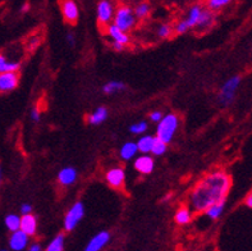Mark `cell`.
<instances>
[{
    "instance_id": "1",
    "label": "cell",
    "mask_w": 252,
    "mask_h": 251,
    "mask_svg": "<svg viewBox=\"0 0 252 251\" xmlns=\"http://www.w3.org/2000/svg\"><path fill=\"white\" fill-rule=\"evenodd\" d=\"M232 183V177L227 171L214 169L209 172L189 192L187 205L195 214H202L213 204L227 201Z\"/></svg>"
},
{
    "instance_id": "2",
    "label": "cell",
    "mask_w": 252,
    "mask_h": 251,
    "mask_svg": "<svg viewBox=\"0 0 252 251\" xmlns=\"http://www.w3.org/2000/svg\"><path fill=\"white\" fill-rule=\"evenodd\" d=\"M179 117L174 113H168L164 114L163 119L158 123L157 130H155V137H158L159 140L164 141L169 145L173 141L174 136H176L177 131L179 128Z\"/></svg>"
},
{
    "instance_id": "3",
    "label": "cell",
    "mask_w": 252,
    "mask_h": 251,
    "mask_svg": "<svg viewBox=\"0 0 252 251\" xmlns=\"http://www.w3.org/2000/svg\"><path fill=\"white\" fill-rule=\"evenodd\" d=\"M241 86V77L240 76H233L228 78L225 82L221 85L220 90L218 92V104L220 105L221 108H228L229 105L236 99L237 91L240 89Z\"/></svg>"
},
{
    "instance_id": "4",
    "label": "cell",
    "mask_w": 252,
    "mask_h": 251,
    "mask_svg": "<svg viewBox=\"0 0 252 251\" xmlns=\"http://www.w3.org/2000/svg\"><path fill=\"white\" fill-rule=\"evenodd\" d=\"M113 23L125 32L129 34L137 25V17H136L131 6L122 5L115 10Z\"/></svg>"
},
{
    "instance_id": "5",
    "label": "cell",
    "mask_w": 252,
    "mask_h": 251,
    "mask_svg": "<svg viewBox=\"0 0 252 251\" xmlns=\"http://www.w3.org/2000/svg\"><path fill=\"white\" fill-rule=\"evenodd\" d=\"M85 205L82 201H76L70 205L69 209L67 210V213L64 215L63 227L65 232H72L78 227L81 222H82L83 216H85Z\"/></svg>"
},
{
    "instance_id": "6",
    "label": "cell",
    "mask_w": 252,
    "mask_h": 251,
    "mask_svg": "<svg viewBox=\"0 0 252 251\" xmlns=\"http://www.w3.org/2000/svg\"><path fill=\"white\" fill-rule=\"evenodd\" d=\"M114 14L115 9L112 1L110 0H100L97 6H96V17H97L99 25L106 27L108 25L113 23Z\"/></svg>"
},
{
    "instance_id": "7",
    "label": "cell",
    "mask_w": 252,
    "mask_h": 251,
    "mask_svg": "<svg viewBox=\"0 0 252 251\" xmlns=\"http://www.w3.org/2000/svg\"><path fill=\"white\" fill-rule=\"evenodd\" d=\"M105 182L114 190H122L126 184V171L123 167L115 166L105 172Z\"/></svg>"
},
{
    "instance_id": "8",
    "label": "cell",
    "mask_w": 252,
    "mask_h": 251,
    "mask_svg": "<svg viewBox=\"0 0 252 251\" xmlns=\"http://www.w3.org/2000/svg\"><path fill=\"white\" fill-rule=\"evenodd\" d=\"M110 240H112V235L109 231H100L89 240L83 251H102L109 245Z\"/></svg>"
},
{
    "instance_id": "9",
    "label": "cell",
    "mask_w": 252,
    "mask_h": 251,
    "mask_svg": "<svg viewBox=\"0 0 252 251\" xmlns=\"http://www.w3.org/2000/svg\"><path fill=\"white\" fill-rule=\"evenodd\" d=\"M61 10L65 22L74 25L80 18V8L74 0H63L61 4Z\"/></svg>"
},
{
    "instance_id": "10",
    "label": "cell",
    "mask_w": 252,
    "mask_h": 251,
    "mask_svg": "<svg viewBox=\"0 0 252 251\" xmlns=\"http://www.w3.org/2000/svg\"><path fill=\"white\" fill-rule=\"evenodd\" d=\"M133 168L140 173V175L147 176L153 173L155 168V160H154L151 154H141L140 156H136L133 159Z\"/></svg>"
},
{
    "instance_id": "11",
    "label": "cell",
    "mask_w": 252,
    "mask_h": 251,
    "mask_svg": "<svg viewBox=\"0 0 252 251\" xmlns=\"http://www.w3.org/2000/svg\"><path fill=\"white\" fill-rule=\"evenodd\" d=\"M19 74L18 72H4L0 73V94H8L18 87Z\"/></svg>"
},
{
    "instance_id": "12",
    "label": "cell",
    "mask_w": 252,
    "mask_h": 251,
    "mask_svg": "<svg viewBox=\"0 0 252 251\" xmlns=\"http://www.w3.org/2000/svg\"><path fill=\"white\" fill-rule=\"evenodd\" d=\"M8 244H9V249L12 251H25L30 245V236L18 229V231L10 233Z\"/></svg>"
},
{
    "instance_id": "13",
    "label": "cell",
    "mask_w": 252,
    "mask_h": 251,
    "mask_svg": "<svg viewBox=\"0 0 252 251\" xmlns=\"http://www.w3.org/2000/svg\"><path fill=\"white\" fill-rule=\"evenodd\" d=\"M57 179L58 183L63 186V187H70L78 179V171L74 167H64V168H62L61 171L58 172Z\"/></svg>"
},
{
    "instance_id": "14",
    "label": "cell",
    "mask_w": 252,
    "mask_h": 251,
    "mask_svg": "<svg viewBox=\"0 0 252 251\" xmlns=\"http://www.w3.org/2000/svg\"><path fill=\"white\" fill-rule=\"evenodd\" d=\"M105 34L108 35V37L110 38V42H118V44L125 45L127 46L129 42H131V37H129V34L125 32L123 30H121L119 27L114 25V23H110L105 27Z\"/></svg>"
},
{
    "instance_id": "15",
    "label": "cell",
    "mask_w": 252,
    "mask_h": 251,
    "mask_svg": "<svg viewBox=\"0 0 252 251\" xmlns=\"http://www.w3.org/2000/svg\"><path fill=\"white\" fill-rule=\"evenodd\" d=\"M37 218H36L33 214L30 213L21 216V227H19V229L23 231L26 235H29L30 237H33V236H36V233H37Z\"/></svg>"
},
{
    "instance_id": "16",
    "label": "cell",
    "mask_w": 252,
    "mask_h": 251,
    "mask_svg": "<svg viewBox=\"0 0 252 251\" xmlns=\"http://www.w3.org/2000/svg\"><path fill=\"white\" fill-rule=\"evenodd\" d=\"M193 212L189 205H181L174 213V222L178 226H189V223L193 220Z\"/></svg>"
},
{
    "instance_id": "17",
    "label": "cell",
    "mask_w": 252,
    "mask_h": 251,
    "mask_svg": "<svg viewBox=\"0 0 252 251\" xmlns=\"http://www.w3.org/2000/svg\"><path fill=\"white\" fill-rule=\"evenodd\" d=\"M204 9L205 6H202L201 4H193V5L189 8V12H187V14H186L185 17L186 22L189 23V29H196V27H197Z\"/></svg>"
},
{
    "instance_id": "18",
    "label": "cell",
    "mask_w": 252,
    "mask_h": 251,
    "mask_svg": "<svg viewBox=\"0 0 252 251\" xmlns=\"http://www.w3.org/2000/svg\"><path fill=\"white\" fill-rule=\"evenodd\" d=\"M108 108L104 107V105H100V107H97L91 114L87 115V123L91 124V126H100V124H102L106 119H108Z\"/></svg>"
},
{
    "instance_id": "19",
    "label": "cell",
    "mask_w": 252,
    "mask_h": 251,
    "mask_svg": "<svg viewBox=\"0 0 252 251\" xmlns=\"http://www.w3.org/2000/svg\"><path fill=\"white\" fill-rule=\"evenodd\" d=\"M138 154V147L137 143H133V141H127L121 146L119 149V158L125 162H129V160H133Z\"/></svg>"
},
{
    "instance_id": "20",
    "label": "cell",
    "mask_w": 252,
    "mask_h": 251,
    "mask_svg": "<svg viewBox=\"0 0 252 251\" xmlns=\"http://www.w3.org/2000/svg\"><path fill=\"white\" fill-rule=\"evenodd\" d=\"M215 19H217L215 12L208 9V8L205 6V9L204 12H202L201 18H200V22H198L196 30H197V31H208L209 29L213 27V25L215 23Z\"/></svg>"
},
{
    "instance_id": "21",
    "label": "cell",
    "mask_w": 252,
    "mask_h": 251,
    "mask_svg": "<svg viewBox=\"0 0 252 251\" xmlns=\"http://www.w3.org/2000/svg\"><path fill=\"white\" fill-rule=\"evenodd\" d=\"M224 212H225V201H219V203H215L213 205H210L202 214H205V216L208 219L215 222V220L220 219L221 216H223Z\"/></svg>"
},
{
    "instance_id": "22",
    "label": "cell",
    "mask_w": 252,
    "mask_h": 251,
    "mask_svg": "<svg viewBox=\"0 0 252 251\" xmlns=\"http://www.w3.org/2000/svg\"><path fill=\"white\" fill-rule=\"evenodd\" d=\"M155 139H157V137L153 136V135H149V134L141 135V136L138 137L137 143H136L138 147V153L151 154V150H153Z\"/></svg>"
},
{
    "instance_id": "23",
    "label": "cell",
    "mask_w": 252,
    "mask_h": 251,
    "mask_svg": "<svg viewBox=\"0 0 252 251\" xmlns=\"http://www.w3.org/2000/svg\"><path fill=\"white\" fill-rule=\"evenodd\" d=\"M64 248H65V235L58 233L45 246L44 251H64Z\"/></svg>"
},
{
    "instance_id": "24",
    "label": "cell",
    "mask_w": 252,
    "mask_h": 251,
    "mask_svg": "<svg viewBox=\"0 0 252 251\" xmlns=\"http://www.w3.org/2000/svg\"><path fill=\"white\" fill-rule=\"evenodd\" d=\"M21 68V62L10 61L4 54H0V73L4 72H18Z\"/></svg>"
},
{
    "instance_id": "25",
    "label": "cell",
    "mask_w": 252,
    "mask_h": 251,
    "mask_svg": "<svg viewBox=\"0 0 252 251\" xmlns=\"http://www.w3.org/2000/svg\"><path fill=\"white\" fill-rule=\"evenodd\" d=\"M126 90V83L122 82V81H109L105 85L102 86V92L105 95H114V94H118V92L125 91Z\"/></svg>"
},
{
    "instance_id": "26",
    "label": "cell",
    "mask_w": 252,
    "mask_h": 251,
    "mask_svg": "<svg viewBox=\"0 0 252 251\" xmlns=\"http://www.w3.org/2000/svg\"><path fill=\"white\" fill-rule=\"evenodd\" d=\"M5 223V227L8 228V231L10 232H14V231H18L19 227H21V216L18 214H8L4 219Z\"/></svg>"
},
{
    "instance_id": "27",
    "label": "cell",
    "mask_w": 252,
    "mask_h": 251,
    "mask_svg": "<svg viewBox=\"0 0 252 251\" xmlns=\"http://www.w3.org/2000/svg\"><path fill=\"white\" fill-rule=\"evenodd\" d=\"M232 1L233 0H206V8L213 10V12H219L229 4H232Z\"/></svg>"
},
{
    "instance_id": "28",
    "label": "cell",
    "mask_w": 252,
    "mask_h": 251,
    "mask_svg": "<svg viewBox=\"0 0 252 251\" xmlns=\"http://www.w3.org/2000/svg\"><path fill=\"white\" fill-rule=\"evenodd\" d=\"M133 12H134V14H136V17H137V19H144V18H146L149 14H150L151 6L149 3H145V1H142V3H138L137 5L134 6Z\"/></svg>"
},
{
    "instance_id": "29",
    "label": "cell",
    "mask_w": 252,
    "mask_h": 251,
    "mask_svg": "<svg viewBox=\"0 0 252 251\" xmlns=\"http://www.w3.org/2000/svg\"><path fill=\"white\" fill-rule=\"evenodd\" d=\"M166 151H168V143L159 140V139L157 137V139H155V143H154L153 150H151V155L163 156L164 154H166Z\"/></svg>"
},
{
    "instance_id": "30",
    "label": "cell",
    "mask_w": 252,
    "mask_h": 251,
    "mask_svg": "<svg viewBox=\"0 0 252 251\" xmlns=\"http://www.w3.org/2000/svg\"><path fill=\"white\" fill-rule=\"evenodd\" d=\"M147 128H149V124H147V122L140 121V122H136V123H133L129 126V132H131L132 135H136V136H141V135L146 134Z\"/></svg>"
},
{
    "instance_id": "31",
    "label": "cell",
    "mask_w": 252,
    "mask_h": 251,
    "mask_svg": "<svg viewBox=\"0 0 252 251\" xmlns=\"http://www.w3.org/2000/svg\"><path fill=\"white\" fill-rule=\"evenodd\" d=\"M157 34L161 40H168V38H170V36L174 34V30H173L172 26L168 25V23H161V25L158 27Z\"/></svg>"
},
{
    "instance_id": "32",
    "label": "cell",
    "mask_w": 252,
    "mask_h": 251,
    "mask_svg": "<svg viewBox=\"0 0 252 251\" xmlns=\"http://www.w3.org/2000/svg\"><path fill=\"white\" fill-rule=\"evenodd\" d=\"M173 30H174V34H176V35H185L186 32L189 31L191 29H189V23L186 22V19L183 18L174 25Z\"/></svg>"
},
{
    "instance_id": "33",
    "label": "cell",
    "mask_w": 252,
    "mask_h": 251,
    "mask_svg": "<svg viewBox=\"0 0 252 251\" xmlns=\"http://www.w3.org/2000/svg\"><path fill=\"white\" fill-rule=\"evenodd\" d=\"M163 117H164V113H163V111L154 110V111H151L150 115H149V119H150L151 123L158 124L160 121H161V119H163Z\"/></svg>"
},
{
    "instance_id": "34",
    "label": "cell",
    "mask_w": 252,
    "mask_h": 251,
    "mask_svg": "<svg viewBox=\"0 0 252 251\" xmlns=\"http://www.w3.org/2000/svg\"><path fill=\"white\" fill-rule=\"evenodd\" d=\"M30 118H31V121L35 122V123H38V122L41 121V111H40V109H38L37 107H35V108L32 109L31 113H30Z\"/></svg>"
},
{
    "instance_id": "35",
    "label": "cell",
    "mask_w": 252,
    "mask_h": 251,
    "mask_svg": "<svg viewBox=\"0 0 252 251\" xmlns=\"http://www.w3.org/2000/svg\"><path fill=\"white\" fill-rule=\"evenodd\" d=\"M65 41L68 42V45H69L70 48H73V46H76L77 38H76V35H74L73 32H68L67 36H65Z\"/></svg>"
},
{
    "instance_id": "36",
    "label": "cell",
    "mask_w": 252,
    "mask_h": 251,
    "mask_svg": "<svg viewBox=\"0 0 252 251\" xmlns=\"http://www.w3.org/2000/svg\"><path fill=\"white\" fill-rule=\"evenodd\" d=\"M26 251H44V248L40 242H32L29 245V248L26 249Z\"/></svg>"
},
{
    "instance_id": "37",
    "label": "cell",
    "mask_w": 252,
    "mask_h": 251,
    "mask_svg": "<svg viewBox=\"0 0 252 251\" xmlns=\"http://www.w3.org/2000/svg\"><path fill=\"white\" fill-rule=\"evenodd\" d=\"M21 214L22 215H25V214H30L32 213V205L30 203H23L22 205H21Z\"/></svg>"
},
{
    "instance_id": "38",
    "label": "cell",
    "mask_w": 252,
    "mask_h": 251,
    "mask_svg": "<svg viewBox=\"0 0 252 251\" xmlns=\"http://www.w3.org/2000/svg\"><path fill=\"white\" fill-rule=\"evenodd\" d=\"M245 205H246L247 208H250V209H252V190L250 191L249 194H247V196L245 197Z\"/></svg>"
},
{
    "instance_id": "39",
    "label": "cell",
    "mask_w": 252,
    "mask_h": 251,
    "mask_svg": "<svg viewBox=\"0 0 252 251\" xmlns=\"http://www.w3.org/2000/svg\"><path fill=\"white\" fill-rule=\"evenodd\" d=\"M110 46H112V49L113 50H115V51H123L125 50V45H122V44H118V42H110Z\"/></svg>"
},
{
    "instance_id": "40",
    "label": "cell",
    "mask_w": 252,
    "mask_h": 251,
    "mask_svg": "<svg viewBox=\"0 0 252 251\" xmlns=\"http://www.w3.org/2000/svg\"><path fill=\"white\" fill-rule=\"evenodd\" d=\"M3 168H1V166H0V187H1V183H3Z\"/></svg>"
},
{
    "instance_id": "41",
    "label": "cell",
    "mask_w": 252,
    "mask_h": 251,
    "mask_svg": "<svg viewBox=\"0 0 252 251\" xmlns=\"http://www.w3.org/2000/svg\"><path fill=\"white\" fill-rule=\"evenodd\" d=\"M22 12H27V10H29V4H25V5L22 6Z\"/></svg>"
},
{
    "instance_id": "42",
    "label": "cell",
    "mask_w": 252,
    "mask_h": 251,
    "mask_svg": "<svg viewBox=\"0 0 252 251\" xmlns=\"http://www.w3.org/2000/svg\"><path fill=\"white\" fill-rule=\"evenodd\" d=\"M0 251H12V250H5V249H3V250H0Z\"/></svg>"
}]
</instances>
